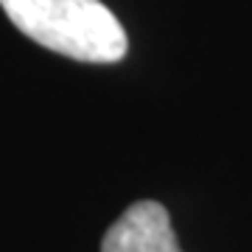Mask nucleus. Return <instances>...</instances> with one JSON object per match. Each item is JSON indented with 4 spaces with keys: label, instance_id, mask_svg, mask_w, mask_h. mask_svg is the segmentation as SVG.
<instances>
[{
    "label": "nucleus",
    "instance_id": "1",
    "mask_svg": "<svg viewBox=\"0 0 252 252\" xmlns=\"http://www.w3.org/2000/svg\"><path fill=\"white\" fill-rule=\"evenodd\" d=\"M0 6L28 39L76 62H121L129 45L121 20L101 0H0Z\"/></svg>",
    "mask_w": 252,
    "mask_h": 252
},
{
    "label": "nucleus",
    "instance_id": "2",
    "mask_svg": "<svg viewBox=\"0 0 252 252\" xmlns=\"http://www.w3.org/2000/svg\"><path fill=\"white\" fill-rule=\"evenodd\" d=\"M101 252H182L171 230L168 210L160 202L143 199L107 230Z\"/></svg>",
    "mask_w": 252,
    "mask_h": 252
}]
</instances>
